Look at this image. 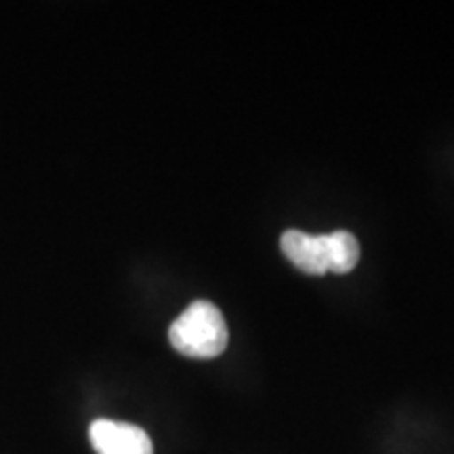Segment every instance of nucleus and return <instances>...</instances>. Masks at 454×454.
Masks as SVG:
<instances>
[{
    "instance_id": "nucleus-4",
    "label": "nucleus",
    "mask_w": 454,
    "mask_h": 454,
    "mask_svg": "<svg viewBox=\"0 0 454 454\" xmlns=\"http://www.w3.org/2000/svg\"><path fill=\"white\" fill-rule=\"evenodd\" d=\"M331 242V271L333 274H349L360 259V244L348 230H337L328 234Z\"/></svg>"
},
{
    "instance_id": "nucleus-1",
    "label": "nucleus",
    "mask_w": 454,
    "mask_h": 454,
    "mask_svg": "<svg viewBox=\"0 0 454 454\" xmlns=\"http://www.w3.org/2000/svg\"><path fill=\"white\" fill-rule=\"evenodd\" d=\"M168 340L179 354L194 360H213L227 348V325L217 305L194 301L168 328Z\"/></svg>"
},
{
    "instance_id": "nucleus-2",
    "label": "nucleus",
    "mask_w": 454,
    "mask_h": 454,
    "mask_svg": "<svg viewBox=\"0 0 454 454\" xmlns=\"http://www.w3.org/2000/svg\"><path fill=\"white\" fill-rule=\"evenodd\" d=\"M89 438L98 454H154L150 435L130 423L98 419L89 427Z\"/></svg>"
},
{
    "instance_id": "nucleus-3",
    "label": "nucleus",
    "mask_w": 454,
    "mask_h": 454,
    "mask_svg": "<svg viewBox=\"0 0 454 454\" xmlns=\"http://www.w3.org/2000/svg\"><path fill=\"white\" fill-rule=\"evenodd\" d=\"M282 253L294 268L309 276H325L331 271V242L328 234H305L301 230H288L280 240Z\"/></svg>"
}]
</instances>
